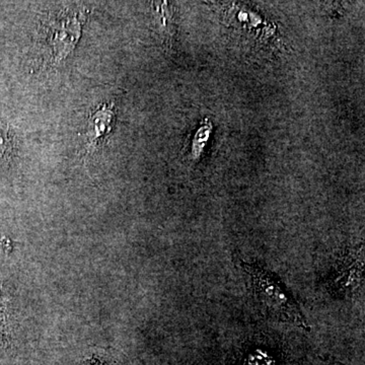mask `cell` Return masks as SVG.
<instances>
[{
	"instance_id": "6da1fadb",
	"label": "cell",
	"mask_w": 365,
	"mask_h": 365,
	"mask_svg": "<svg viewBox=\"0 0 365 365\" xmlns=\"http://www.w3.org/2000/svg\"><path fill=\"white\" fill-rule=\"evenodd\" d=\"M241 265L248 276L255 302L264 316L309 331L299 304L278 276L258 263L241 262Z\"/></svg>"
},
{
	"instance_id": "7a4b0ae2",
	"label": "cell",
	"mask_w": 365,
	"mask_h": 365,
	"mask_svg": "<svg viewBox=\"0 0 365 365\" xmlns=\"http://www.w3.org/2000/svg\"><path fill=\"white\" fill-rule=\"evenodd\" d=\"M83 14H63L55 20L49 29L48 43L51 47L53 61L59 63L73 51L81 37Z\"/></svg>"
},
{
	"instance_id": "3957f363",
	"label": "cell",
	"mask_w": 365,
	"mask_h": 365,
	"mask_svg": "<svg viewBox=\"0 0 365 365\" xmlns=\"http://www.w3.org/2000/svg\"><path fill=\"white\" fill-rule=\"evenodd\" d=\"M114 104H104L91 115L88 124V145L91 150L98 141L104 139L112 130L115 123Z\"/></svg>"
},
{
	"instance_id": "277c9868",
	"label": "cell",
	"mask_w": 365,
	"mask_h": 365,
	"mask_svg": "<svg viewBox=\"0 0 365 365\" xmlns=\"http://www.w3.org/2000/svg\"><path fill=\"white\" fill-rule=\"evenodd\" d=\"M14 137L13 130L6 120L0 117V169L9 167L14 160Z\"/></svg>"
},
{
	"instance_id": "5b68a950",
	"label": "cell",
	"mask_w": 365,
	"mask_h": 365,
	"mask_svg": "<svg viewBox=\"0 0 365 365\" xmlns=\"http://www.w3.org/2000/svg\"><path fill=\"white\" fill-rule=\"evenodd\" d=\"M88 365H103L102 364H100V362L98 361H91L90 364H88Z\"/></svg>"
}]
</instances>
